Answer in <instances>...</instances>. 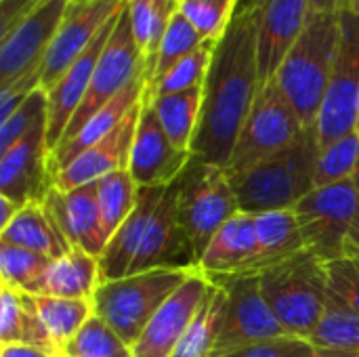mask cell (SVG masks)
Listing matches in <instances>:
<instances>
[{
    "mask_svg": "<svg viewBox=\"0 0 359 357\" xmlns=\"http://www.w3.org/2000/svg\"><path fill=\"white\" fill-rule=\"evenodd\" d=\"M261 90L257 61V13L240 8L217 44L202 97L191 158L227 168L242 126Z\"/></svg>",
    "mask_w": 359,
    "mask_h": 357,
    "instance_id": "obj_1",
    "label": "cell"
},
{
    "mask_svg": "<svg viewBox=\"0 0 359 357\" xmlns=\"http://www.w3.org/2000/svg\"><path fill=\"white\" fill-rule=\"evenodd\" d=\"M320 156L318 130L307 128L299 141L280 154L259 162L246 173L229 175L240 210L250 215L292 210L316 189V164Z\"/></svg>",
    "mask_w": 359,
    "mask_h": 357,
    "instance_id": "obj_2",
    "label": "cell"
},
{
    "mask_svg": "<svg viewBox=\"0 0 359 357\" xmlns=\"http://www.w3.org/2000/svg\"><path fill=\"white\" fill-rule=\"evenodd\" d=\"M341 40V15H311L282 61L276 82L305 128H316Z\"/></svg>",
    "mask_w": 359,
    "mask_h": 357,
    "instance_id": "obj_3",
    "label": "cell"
},
{
    "mask_svg": "<svg viewBox=\"0 0 359 357\" xmlns=\"http://www.w3.org/2000/svg\"><path fill=\"white\" fill-rule=\"evenodd\" d=\"M261 290L278 322L290 337L307 339L320 324L328 305L324 263L303 250L259 274Z\"/></svg>",
    "mask_w": 359,
    "mask_h": 357,
    "instance_id": "obj_4",
    "label": "cell"
},
{
    "mask_svg": "<svg viewBox=\"0 0 359 357\" xmlns=\"http://www.w3.org/2000/svg\"><path fill=\"white\" fill-rule=\"evenodd\" d=\"M194 271L154 269L103 282L93 297L95 316L107 322L122 337V341L133 347L158 309Z\"/></svg>",
    "mask_w": 359,
    "mask_h": 357,
    "instance_id": "obj_5",
    "label": "cell"
},
{
    "mask_svg": "<svg viewBox=\"0 0 359 357\" xmlns=\"http://www.w3.org/2000/svg\"><path fill=\"white\" fill-rule=\"evenodd\" d=\"M238 213L227 170L191 158L179 177V221L191 240L198 265L219 229Z\"/></svg>",
    "mask_w": 359,
    "mask_h": 357,
    "instance_id": "obj_6",
    "label": "cell"
},
{
    "mask_svg": "<svg viewBox=\"0 0 359 357\" xmlns=\"http://www.w3.org/2000/svg\"><path fill=\"white\" fill-rule=\"evenodd\" d=\"M307 250L322 263L347 255L359 210L358 179H347L309 191L294 208Z\"/></svg>",
    "mask_w": 359,
    "mask_h": 357,
    "instance_id": "obj_7",
    "label": "cell"
},
{
    "mask_svg": "<svg viewBox=\"0 0 359 357\" xmlns=\"http://www.w3.org/2000/svg\"><path fill=\"white\" fill-rule=\"evenodd\" d=\"M305 130L299 114L280 90L278 82L271 80L261 86L225 170L229 175L246 173L259 162L290 147Z\"/></svg>",
    "mask_w": 359,
    "mask_h": 357,
    "instance_id": "obj_8",
    "label": "cell"
},
{
    "mask_svg": "<svg viewBox=\"0 0 359 357\" xmlns=\"http://www.w3.org/2000/svg\"><path fill=\"white\" fill-rule=\"evenodd\" d=\"M210 282L225 290L223 322L212 357H225L246 345L288 335L261 290L259 274L215 278Z\"/></svg>",
    "mask_w": 359,
    "mask_h": 357,
    "instance_id": "obj_9",
    "label": "cell"
},
{
    "mask_svg": "<svg viewBox=\"0 0 359 357\" xmlns=\"http://www.w3.org/2000/svg\"><path fill=\"white\" fill-rule=\"evenodd\" d=\"M141 76H147V63H145V57H143L139 44L135 42V36H133L130 23H128V15H126V6H124V11L120 13V17L116 21V27L97 61L88 90L84 95V101L78 107L76 116L72 118L61 143L72 139L74 135H78L82 130V126L99 109H103L111 99H116L130 82H135Z\"/></svg>",
    "mask_w": 359,
    "mask_h": 357,
    "instance_id": "obj_10",
    "label": "cell"
},
{
    "mask_svg": "<svg viewBox=\"0 0 359 357\" xmlns=\"http://www.w3.org/2000/svg\"><path fill=\"white\" fill-rule=\"evenodd\" d=\"M359 99V11L341 13V40L330 84L318 116L320 149L355 133Z\"/></svg>",
    "mask_w": 359,
    "mask_h": 357,
    "instance_id": "obj_11",
    "label": "cell"
},
{
    "mask_svg": "<svg viewBox=\"0 0 359 357\" xmlns=\"http://www.w3.org/2000/svg\"><path fill=\"white\" fill-rule=\"evenodd\" d=\"M72 0H46L0 36V86L40 69Z\"/></svg>",
    "mask_w": 359,
    "mask_h": 357,
    "instance_id": "obj_12",
    "label": "cell"
},
{
    "mask_svg": "<svg viewBox=\"0 0 359 357\" xmlns=\"http://www.w3.org/2000/svg\"><path fill=\"white\" fill-rule=\"evenodd\" d=\"M126 6V0H90L69 4L59 32L40 67V88L50 90L59 78L78 61L99 32Z\"/></svg>",
    "mask_w": 359,
    "mask_h": 357,
    "instance_id": "obj_13",
    "label": "cell"
},
{
    "mask_svg": "<svg viewBox=\"0 0 359 357\" xmlns=\"http://www.w3.org/2000/svg\"><path fill=\"white\" fill-rule=\"evenodd\" d=\"M46 120H40L25 137L0 156V196L17 206L44 202L55 177L46 143Z\"/></svg>",
    "mask_w": 359,
    "mask_h": 357,
    "instance_id": "obj_14",
    "label": "cell"
},
{
    "mask_svg": "<svg viewBox=\"0 0 359 357\" xmlns=\"http://www.w3.org/2000/svg\"><path fill=\"white\" fill-rule=\"evenodd\" d=\"M189 162L191 154L172 145L156 116L151 99L145 93L128 158V173L137 187H166L183 175Z\"/></svg>",
    "mask_w": 359,
    "mask_h": 357,
    "instance_id": "obj_15",
    "label": "cell"
},
{
    "mask_svg": "<svg viewBox=\"0 0 359 357\" xmlns=\"http://www.w3.org/2000/svg\"><path fill=\"white\" fill-rule=\"evenodd\" d=\"M154 269H198L191 240L179 221V179L164 189L130 276Z\"/></svg>",
    "mask_w": 359,
    "mask_h": 357,
    "instance_id": "obj_16",
    "label": "cell"
},
{
    "mask_svg": "<svg viewBox=\"0 0 359 357\" xmlns=\"http://www.w3.org/2000/svg\"><path fill=\"white\" fill-rule=\"evenodd\" d=\"M210 280L196 269L183 286L158 309L151 318L143 335L135 341L133 356L135 357H172L177 345L185 337L191 320L196 318Z\"/></svg>",
    "mask_w": 359,
    "mask_h": 357,
    "instance_id": "obj_17",
    "label": "cell"
},
{
    "mask_svg": "<svg viewBox=\"0 0 359 357\" xmlns=\"http://www.w3.org/2000/svg\"><path fill=\"white\" fill-rule=\"evenodd\" d=\"M257 13V61L261 86L271 82L303 34L311 8L309 0H265Z\"/></svg>",
    "mask_w": 359,
    "mask_h": 357,
    "instance_id": "obj_18",
    "label": "cell"
},
{
    "mask_svg": "<svg viewBox=\"0 0 359 357\" xmlns=\"http://www.w3.org/2000/svg\"><path fill=\"white\" fill-rule=\"evenodd\" d=\"M124 11V8H122ZM120 11V13H122ZM120 13L99 32V36L90 42V46L78 57V61L59 78V82L46 93L48 95V120H46V143L50 154L61 143L72 118L76 116L78 107L84 101V95L88 90L93 72L97 67V61L116 27V21Z\"/></svg>",
    "mask_w": 359,
    "mask_h": 357,
    "instance_id": "obj_19",
    "label": "cell"
},
{
    "mask_svg": "<svg viewBox=\"0 0 359 357\" xmlns=\"http://www.w3.org/2000/svg\"><path fill=\"white\" fill-rule=\"evenodd\" d=\"M139 114H141V103L107 137L97 141L93 147L82 151L74 162H69L61 173H57L53 187L61 191H69L95 183L116 170H128V158L139 124Z\"/></svg>",
    "mask_w": 359,
    "mask_h": 357,
    "instance_id": "obj_20",
    "label": "cell"
},
{
    "mask_svg": "<svg viewBox=\"0 0 359 357\" xmlns=\"http://www.w3.org/2000/svg\"><path fill=\"white\" fill-rule=\"evenodd\" d=\"M44 206L72 248H82L93 257H101L107 246V236L97 202V181L69 191L50 187L44 198Z\"/></svg>",
    "mask_w": 359,
    "mask_h": 357,
    "instance_id": "obj_21",
    "label": "cell"
},
{
    "mask_svg": "<svg viewBox=\"0 0 359 357\" xmlns=\"http://www.w3.org/2000/svg\"><path fill=\"white\" fill-rule=\"evenodd\" d=\"M198 269L208 280L259 274L257 217L242 210L231 217L208 244Z\"/></svg>",
    "mask_w": 359,
    "mask_h": 357,
    "instance_id": "obj_22",
    "label": "cell"
},
{
    "mask_svg": "<svg viewBox=\"0 0 359 357\" xmlns=\"http://www.w3.org/2000/svg\"><path fill=\"white\" fill-rule=\"evenodd\" d=\"M168 187V185H166ZM166 187H141L137 206L130 217L122 223V227L109 238L107 246L99 257V280L111 282L130 276L139 248L145 240L147 227L156 213V206Z\"/></svg>",
    "mask_w": 359,
    "mask_h": 357,
    "instance_id": "obj_23",
    "label": "cell"
},
{
    "mask_svg": "<svg viewBox=\"0 0 359 357\" xmlns=\"http://www.w3.org/2000/svg\"><path fill=\"white\" fill-rule=\"evenodd\" d=\"M145 88H147V76L137 78L116 99H111L103 109H99L82 126V130L78 135H74L72 139L59 143V147L50 154V170H53V177L57 173H61L69 162H74L82 151H86L97 141H101L103 137H107L118 124H122V120L141 103V99L145 95Z\"/></svg>",
    "mask_w": 359,
    "mask_h": 357,
    "instance_id": "obj_24",
    "label": "cell"
},
{
    "mask_svg": "<svg viewBox=\"0 0 359 357\" xmlns=\"http://www.w3.org/2000/svg\"><path fill=\"white\" fill-rule=\"evenodd\" d=\"M0 244L38 252L50 261L72 250V244L50 217L44 202H29L17 210L13 221L0 229Z\"/></svg>",
    "mask_w": 359,
    "mask_h": 357,
    "instance_id": "obj_25",
    "label": "cell"
},
{
    "mask_svg": "<svg viewBox=\"0 0 359 357\" xmlns=\"http://www.w3.org/2000/svg\"><path fill=\"white\" fill-rule=\"evenodd\" d=\"M99 284V257H93L82 248H72L48 265L27 295L93 301Z\"/></svg>",
    "mask_w": 359,
    "mask_h": 357,
    "instance_id": "obj_26",
    "label": "cell"
},
{
    "mask_svg": "<svg viewBox=\"0 0 359 357\" xmlns=\"http://www.w3.org/2000/svg\"><path fill=\"white\" fill-rule=\"evenodd\" d=\"M0 345H29L63 357L48 337L32 295L8 286L0 288Z\"/></svg>",
    "mask_w": 359,
    "mask_h": 357,
    "instance_id": "obj_27",
    "label": "cell"
},
{
    "mask_svg": "<svg viewBox=\"0 0 359 357\" xmlns=\"http://www.w3.org/2000/svg\"><path fill=\"white\" fill-rule=\"evenodd\" d=\"M255 217L259 238V274L307 250L294 210H271Z\"/></svg>",
    "mask_w": 359,
    "mask_h": 357,
    "instance_id": "obj_28",
    "label": "cell"
},
{
    "mask_svg": "<svg viewBox=\"0 0 359 357\" xmlns=\"http://www.w3.org/2000/svg\"><path fill=\"white\" fill-rule=\"evenodd\" d=\"M202 97H204V86L164 95V97H154V99L149 97L164 133L168 135L172 145L181 151L191 154V143L202 112Z\"/></svg>",
    "mask_w": 359,
    "mask_h": 357,
    "instance_id": "obj_29",
    "label": "cell"
},
{
    "mask_svg": "<svg viewBox=\"0 0 359 357\" xmlns=\"http://www.w3.org/2000/svg\"><path fill=\"white\" fill-rule=\"evenodd\" d=\"M223 309H225V290L219 284L210 282L196 318L191 320L172 357H212L221 332Z\"/></svg>",
    "mask_w": 359,
    "mask_h": 357,
    "instance_id": "obj_30",
    "label": "cell"
},
{
    "mask_svg": "<svg viewBox=\"0 0 359 357\" xmlns=\"http://www.w3.org/2000/svg\"><path fill=\"white\" fill-rule=\"evenodd\" d=\"M32 299L48 337L53 339L61 356L65 347L72 343V339L78 335V330L95 316L93 301L40 297V295H32Z\"/></svg>",
    "mask_w": 359,
    "mask_h": 357,
    "instance_id": "obj_31",
    "label": "cell"
},
{
    "mask_svg": "<svg viewBox=\"0 0 359 357\" xmlns=\"http://www.w3.org/2000/svg\"><path fill=\"white\" fill-rule=\"evenodd\" d=\"M175 11L177 8H172L166 0H126V15H128L130 32L147 63V82H149V74H151L160 42L166 34V27Z\"/></svg>",
    "mask_w": 359,
    "mask_h": 357,
    "instance_id": "obj_32",
    "label": "cell"
},
{
    "mask_svg": "<svg viewBox=\"0 0 359 357\" xmlns=\"http://www.w3.org/2000/svg\"><path fill=\"white\" fill-rule=\"evenodd\" d=\"M307 341L316 349H330V351L359 349V314L347 307L328 288L326 311L320 324L316 326V330L307 337Z\"/></svg>",
    "mask_w": 359,
    "mask_h": 357,
    "instance_id": "obj_33",
    "label": "cell"
},
{
    "mask_svg": "<svg viewBox=\"0 0 359 357\" xmlns=\"http://www.w3.org/2000/svg\"><path fill=\"white\" fill-rule=\"evenodd\" d=\"M137 198L139 187L128 170H116L97 181V202L107 242L130 217L137 206Z\"/></svg>",
    "mask_w": 359,
    "mask_h": 357,
    "instance_id": "obj_34",
    "label": "cell"
},
{
    "mask_svg": "<svg viewBox=\"0 0 359 357\" xmlns=\"http://www.w3.org/2000/svg\"><path fill=\"white\" fill-rule=\"evenodd\" d=\"M217 44L219 42H204L194 53L179 59L164 76H160L158 80L147 84V88H145L147 95L154 99V97H164V95L183 93V90L204 86Z\"/></svg>",
    "mask_w": 359,
    "mask_h": 357,
    "instance_id": "obj_35",
    "label": "cell"
},
{
    "mask_svg": "<svg viewBox=\"0 0 359 357\" xmlns=\"http://www.w3.org/2000/svg\"><path fill=\"white\" fill-rule=\"evenodd\" d=\"M63 357H135L128 343L101 318L93 316L65 347Z\"/></svg>",
    "mask_w": 359,
    "mask_h": 357,
    "instance_id": "obj_36",
    "label": "cell"
},
{
    "mask_svg": "<svg viewBox=\"0 0 359 357\" xmlns=\"http://www.w3.org/2000/svg\"><path fill=\"white\" fill-rule=\"evenodd\" d=\"M206 40L200 36V32L189 23V19L181 13L175 11V15L170 17V23L166 27V34L160 42L151 74H149V82L158 80L160 76H164L179 59L187 57L189 53H194L198 46H202Z\"/></svg>",
    "mask_w": 359,
    "mask_h": 357,
    "instance_id": "obj_37",
    "label": "cell"
},
{
    "mask_svg": "<svg viewBox=\"0 0 359 357\" xmlns=\"http://www.w3.org/2000/svg\"><path fill=\"white\" fill-rule=\"evenodd\" d=\"M359 170V135L349 133L332 145L320 149L316 164V187H326L353 179Z\"/></svg>",
    "mask_w": 359,
    "mask_h": 357,
    "instance_id": "obj_38",
    "label": "cell"
},
{
    "mask_svg": "<svg viewBox=\"0 0 359 357\" xmlns=\"http://www.w3.org/2000/svg\"><path fill=\"white\" fill-rule=\"evenodd\" d=\"M53 261L11 244H0V278L2 286L19 292H29L34 284L44 276Z\"/></svg>",
    "mask_w": 359,
    "mask_h": 357,
    "instance_id": "obj_39",
    "label": "cell"
},
{
    "mask_svg": "<svg viewBox=\"0 0 359 357\" xmlns=\"http://www.w3.org/2000/svg\"><path fill=\"white\" fill-rule=\"evenodd\" d=\"M179 11L206 42H221L238 13V4L223 0H183Z\"/></svg>",
    "mask_w": 359,
    "mask_h": 357,
    "instance_id": "obj_40",
    "label": "cell"
},
{
    "mask_svg": "<svg viewBox=\"0 0 359 357\" xmlns=\"http://www.w3.org/2000/svg\"><path fill=\"white\" fill-rule=\"evenodd\" d=\"M44 118H48V95L46 90L38 88L17 107L8 120L0 122V156Z\"/></svg>",
    "mask_w": 359,
    "mask_h": 357,
    "instance_id": "obj_41",
    "label": "cell"
},
{
    "mask_svg": "<svg viewBox=\"0 0 359 357\" xmlns=\"http://www.w3.org/2000/svg\"><path fill=\"white\" fill-rule=\"evenodd\" d=\"M324 269L330 292L359 314V252H347L341 259L324 263Z\"/></svg>",
    "mask_w": 359,
    "mask_h": 357,
    "instance_id": "obj_42",
    "label": "cell"
},
{
    "mask_svg": "<svg viewBox=\"0 0 359 357\" xmlns=\"http://www.w3.org/2000/svg\"><path fill=\"white\" fill-rule=\"evenodd\" d=\"M316 347L301 337H278L261 343L246 345L242 349H236L225 357H313Z\"/></svg>",
    "mask_w": 359,
    "mask_h": 357,
    "instance_id": "obj_43",
    "label": "cell"
},
{
    "mask_svg": "<svg viewBox=\"0 0 359 357\" xmlns=\"http://www.w3.org/2000/svg\"><path fill=\"white\" fill-rule=\"evenodd\" d=\"M38 88H40V69H34L13 80L11 84L0 86V122L8 120L17 112V107Z\"/></svg>",
    "mask_w": 359,
    "mask_h": 357,
    "instance_id": "obj_44",
    "label": "cell"
},
{
    "mask_svg": "<svg viewBox=\"0 0 359 357\" xmlns=\"http://www.w3.org/2000/svg\"><path fill=\"white\" fill-rule=\"evenodd\" d=\"M311 15H341L353 8V0H309Z\"/></svg>",
    "mask_w": 359,
    "mask_h": 357,
    "instance_id": "obj_45",
    "label": "cell"
},
{
    "mask_svg": "<svg viewBox=\"0 0 359 357\" xmlns=\"http://www.w3.org/2000/svg\"><path fill=\"white\" fill-rule=\"evenodd\" d=\"M0 357H57L44 349L29 347V345H4L0 349Z\"/></svg>",
    "mask_w": 359,
    "mask_h": 357,
    "instance_id": "obj_46",
    "label": "cell"
},
{
    "mask_svg": "<svg viewBox=\"0 0 359 357\" xmlns=\"http://www.w3.org/2000/svg\"><path fill=\"white\" fill-rule=\"evenodd\" d=\"M19 208H21V206H17V204L11 202L8 198H2V196H0V229L13 221V217L17 215Z\"/></svg>",
    "mask_w": 359,
    "mask_h": 357,
    "instance_id": "obj_47",
    "label": "cell"
},
{
    "mask_svg": "<svg viewBox=\"0 0 359 357\" xmlns=\"http://www.w3.org/2000/svg\"><path fill=\"white\" fill-rule=\"evenodd\" d=\"M355 179H358V187H359V170H358V175H355ZM347 252H359V210H358V219H355V225H353V231H351V238H349Z\"/></svg>",
    "mask_w": 359,
    "mask_h": 357,
    "instance_id": "obj_48",
    "label": "cell"
},
{
    "mask_svg": "<svg viewBox=\"0 0 359 357\" xmlns=\"http://www.w3.org/2000/svg\"><path fill=\"white\" fill-rule=\"evenodd\" d=\"M313 357H359V349H351V351H330V349H316Z\"/></svg>",
    "mask_w": 359,
    "mask_h": 357,
    "instance_id": "obj_49",
    "label": "cell"
},
{
    "mask_svg": "<svg viewBox=\"0 0 359 357\" xmlns=\"http://www.w3.org/2000/svg\"><path fill=\"white\" fill-rule=\"evenodd\" d=\"M263 2H265V0H248L246 6H248V8H257V6H261Z\"/></svg>",
    "mask_w": 359,
    "mask_h": 357,
    "instance_id": "obj_50",
    "label": "cell"
},
{
    "mask_svg": "<svg viewBox=\"0 0 359 357\" xmlns=\"http://www.w3.org/2000/svg\"><path fill=\"white\" fill-rule=\"evenodd\" d=\"M166 2H168L172 8H177V11H179V6H181V2H183V0H166Z\"/></svg>",
    "mask_w": 359,
    "mask_h": 357,
    "instance_id": "obj_51",
    "label": "cell"
},
{
    "mask_svg": "<svg viewBox=\"0 0 359 357\" xmlns=\"http://www.w3.org/2000/svg\"><path fill=\"white\" fill-rule=\"evenodd\" d=\"M355 133L359 135V99H358V118H355Z\"/></svg>",
    "mask_w": 359,
    "mask_h": 357,
    "instance_id": "obj_52",
    "label": "cell"
},
{
    "mask_svg": "<svg viewBox=\"0 0 359 357\" xmlns=\"http://www.w3.org/2000/svg\"><path fill=\"white\" fill-rule=\"evenodd\" d=\"M351 11H359V0H353V8Z\"/></svg>",
    "mask_w": 359,
    "mask_h": 357,
    "instance_id": "obj_53",
    "label": "cell"
},
{
    "mask_svg": "<svg viewBox=\"0 0 359 357\" xmlns=\"http://www.w3.org/2000/svg\"><path fill=\"white\" fill-rule=\"evenodd\" d=\"M74 4H80V2H90V0H72Z\"/></svg>",
    "mask_w": 359,
    "mask_h": 357,
    "instance_id": "obj_54",
    "label": "cell"
},
{
    "mask_svg": "<svg viewBox=\"0 0 359 357\" xmlns=\"http://www.w3.org/2000/svg\"><path fill=\"white\" fill-rule=\"evenodd\" d=\"M223 2H233V4H238L240 0H223Z\"/></svg>",
    "mask_w": 359,
    "mask_h": 357,
    "instance_id": "obj_55",
    "label": "cell"
}]
</instances>
